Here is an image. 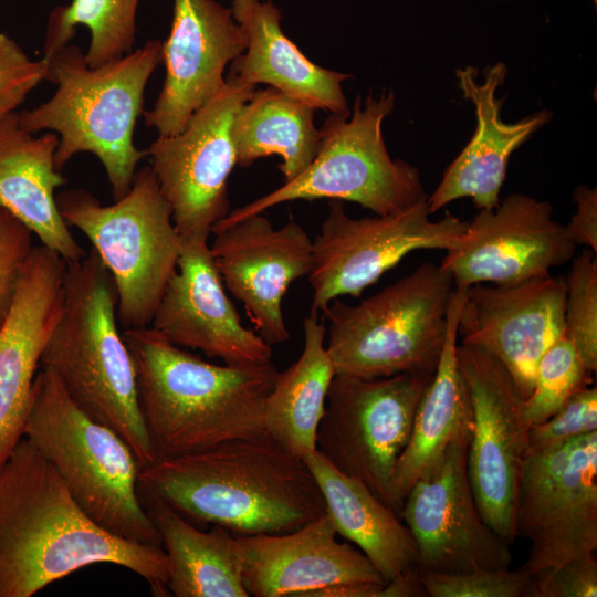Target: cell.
I'll use <instances>...</instances> for the list:
<instances>
[{
	"mask_svg": "<svg viewBox=\"0 0 597 597\" xmlns=\"http://www.w3.org/2000/svg\"><path fill=\"white\" fill-rule=\"evenodd\" d=\"M107 563L167 596L163 547L119 537L91 519L53 467L22 438L0 468V597H31L90 565Z\"/></svg>",
	"mask_w": 597,
	"mask_h": 597,
	"instance_id": "obj_1",
	"label": "cell"
},
{
	"mask_svg": "<svg viewBox=\"0 0 597 597\" xmlns=\"http://www.w3.org/2000/svg\"><path fill=\"white\" fill-rule=\"evenodd\" d=\"M138 489L188 521L237 535L287 533L326 514L305 460L266 433L159 458L140 469Z\"/></svg>",
	"mask_w": 597,
	"mask_h": 597,
	"instance_id": "obj_2",
	"label": "cell"
},
{
	"mask_svg": "<svg viewBox=\"0 0 597 597\" xmlns=\"http://www.w3.org/2000/svg\"><path fill=\"white\" fill-rule=\"evenodd\" d=\"M122 335L134 360L139 407L157 459L265 433L264 404L279 371L273 362L212 364L149 326L123 329Z\"/></svg>",
	"mask_w": 597,
	"mask_h": 597,
	"instance_id": "obj_3",
	"label": "cell"
},
{
	"mask_svg": "<svg viewBox=\"0 0 597 597\" xmlns=\"http://www.w3.org/2000/svg\"><path fill=\"white\" fill-rule=\"evenodd\" d=\"M44 59L45 80L56 90L39 106L19 112L20 125L34 134L46 130L59 136L54 155L59 171L80 153L96 156L114 200L122 198L146 157L133 137L144 112L145 88L163 61L161 41L148 40L123 57L95 67L73 44Z\"/></svg>",
	"mask_w": 597,
	"mask_h": 597,
	"instance_id": "obj_4",
	"label": "cell"
},
{
	"mask_svg": "<svg viewBox=\"0 0 597 597\" xmlns=\"http://www.w3.org/2000/svg\"><path fill=\"white\" fill-rule=\"evenodd\" d=\"M111 273L92 249L65 263L64 306L41 356L70 398L117 432L140 469L156 461L138 401L134 360L119 332Z\"/></svg>",
	"mask_w": 597,
	"mask_h": 597,
	"instance_id": "obj_5",
	"label": "cell"
},
{
	"mask_svg": "<svg viewBox=\"0 0 597 597\" xmlns=\"http://www.w3.org/2000/svg\"><path fill=\"white\" fill-rule=\"evenodd\" d=\"M23 438L57 472L98 525L125 540L161 547L138 494L139 462L113 429L85 413L56 376L40 367Z\"/></svg>",
	"mask_w": 597,
	"mask_h": 597,
	"instance_id": "obj_6",
	"label": "cell"
},
{
	"mask_svg": "<svg viewBox=\"0 0 597 597\" xmlns=\"http://www.w3.org/2000/svg\"><path fill=\"white\" fill-rule=\"evenodd\" d=\"M452 275L423 262L380 292L348 305L337 297L322 312L336 374L365 379L433 375L448 328Z\"/></svg>",
	"mask_w": 597,
	"mask_h": 597,
	"instance_id": "obj_7",
	"label": "cell"
},
{
	"mask_svg": "<svg viewBox=\"0 0 597 597\" xmlns=\"http://www.w3.org/2000/svg\"><path fill=\"white\" fill-rule=\"evenodd\" d=\"M56 205L65 223L86 235L111 273L119 326L148 327L177 270L181 247L150 166L137 169L130 189L112 205H102L84 189L61 191Z\"/></svg>",
	"mask_w": 597,
	"mask_h": 597,
	"instance_id": "obj_8",
	"label": "cell"
},
{
	"mask_svg": "<svg viewBox=\"0 0 597 597\" xmlns=\"http://www.w3.org/2000/svg\"><path fill=\"white\" fill-rule=\"evenodd\" d=\"M395 107L392 92L378 98L357 96L353 112L331 114L321 130V146L297 177L248 205L230 211L216 226L263 213L276 205L315 199L352 201L377 216L400 212L426 200L419 170L392 159L383 137V122Z\"/></svg>",
	"mask_w": 597,
	"mask_h": 597,
	"instance_id": "obj_9",
	"label": "cell"
},
{
	"mask_svg": "<svg viewBox=\"0 0 597 597\" xmlns=\"http://www.w3.org/2000/svg\"><path fill=\"white\" fill-rule=\"evenodd\" d=\"M515 536L530 543L522 566L538 579L597 549V431L528 452L517 485Z\"/></svg>",
	"mask_w": 597,
	"mask_h": 597,
	"instance_id": "obj_10",
	"label": "cell"
},
{
	"mask_svg": "<svg viewBox=\"0 0 597 597\" xmlns=\"http://www.w3.org/2000/svg\"><path fill=\"white\" fill-rule=\"evenodd\" d=\"M433 375L365 379L336 374L329 386L316 450L339 472L387 503L396 463Z\"/></svg>",
	"mask_w": 597,
	"mask_h": 597,
	"instance_id": "obj_11",
	"label": "cell"
},
{
	"mask_svg": "<svg viewBox=\"0 0 597 597\" xmlns=\"http://www.w3.org/2000/svg\"><path fill=\"white\" fill-rule=\"evenodd\" d=\"M427 199L400 212L358 219L346 213L343 201L331 200L321 231L313 239L314 265L307 276L313 291L310 313H322L344 295L359 297L413 251L453 248L468 222L449 212L430 220Z\"/></svg>",
	"mask_w": 597,
	"mask_h": 597,
	"instance_id": "obj_12",
	"label": "cell"
},
{
	"mask_svg": "<svg viewBox=\"0 0 597 597\" xmlns=\"http://www.w3.org/2000/svg\"><path fill=\"white\" fill-rule=\"evenodd\" d=\"M253 92V86L228 75L180 133L158 136L145 149L184 241L208 243L216 223L230 212L228 179L237 165L230 128Z\"/></svg>",
	"mask_w": 597,
	"mask_h": 597,
	"instance_id": "obj_13",
	"label": "cell"
},
{
	"mask_svg": "<svg viewBox=\"0 0 597 597\" xmlns=\"http://www.w3.org/2000/svg\"><path fill=\"white\" fill-rule=\"evenodd\" d=\"M457 362L473 411L467 452L471 489L484 522L511 545L520 473L530 452L523 399L506 368L482 348L458 343Z\"/></svg>",
	"mask_w": 597,
	"mask_h": 597,
	"instance_id": "obj_14",
	"label": "cell"
},
{
	"mask_svg": "<svg viewBox=\"0 0 597 597\" xmlns=\"http://www.w3.org/2000/svg\"><path fill=\"white\" fill-rule=\"evenodd\" d=\"M471 436L455 440L418 478L399 515L417 548L418 568L459 573L510 567V544L483 520L467 471Z\"/></svg>",
	"mask_w": 597,
	"mask_h": 597,
	"instance_id": "obj_15",
	"label": "cell"
},
{
	"mask_svg": "<svg viewBox=\"0 0 597 597\" xmlns=\"http://www.w3.org/2000/svg\"><path fill=\"white\" fill-rule=\"evenodd\" d=\"M576 248L548 201L511 193L495 208L480 209L440 266L454 287L505 284L551 274L575 256Z\"/></svg>",
	"mask_w": 597,
	"mask_h": 597,
	"instance_id": "obj_16",
	"label": "cell"
},
{
	"mask_svg": "<svg viewBox=\"0 0 597 597\" xmlns=\"http://www.w3.org/2000/svg\"><path fill=\"white\" fill-rule=\"evenodd\" d=\"M563 276L532 277L505 284L476 283L467 289L458 336L495 357L521 397L532 392L537 364L565 328Z\"/></svg>",
	"mask_w": 597,
	"mask_h": 597,
	"instance_id": "obj_17",
	"label": "cell"
},
{
	"mask_svg": "<svg viewBox=\"0 0 597 597\" xmlns=\"http://www.w3.org/2000/svg\"><path fill=\"white\" fill-rule=\"evenodd\" d=\"M211 234L217 270L255 332L270 346L286 342L282 301L294 281L311 274L313 239L296 221L274 228L263 213L214 226Z\"/></svg>",
	"mask_w": 597,
	"mask_h": 597,
	"instance_id": "obj_18",
	"label": "cell"
},
{
	"mask_svg": "<svg viewBox=\"0 0 597 597\" xmlns=\"http://www.w3.org/2000/svg\"><path fill=\"white\" fill-rule=\"evenodd\" d=\"M165 80L144 123L158 136L180 133L224 85L228 64L247 48L231 8L216 0H174L172 21L161 42Z\"/></svg>",
	"mask_w": 597,
	"mask_h": 597,
	"instance_id": "obj_19",
	"label": "cell"
},
{
	"mask_svg": "<svg viewBox=\"0 0 597 597\" xmlns=\"http://www.w3.org/2000/svg\"><path fill=\"white\" fill-rule=\"evenodd\" d=\"M149 327L177 346L198 349L226 365L258 366L273 362L272 346L242 324L228 297L209 242L181 240L177 270L164 290Z\"/></svg>",
	"mask_w": 597,
	"mask_h": 597,
	"instance_id": "obj_20",
	"label": "cell"
},
{
	"mask_svg": "<svg viewBox=\"0 0 597 597\" xmlns=\"http://www.w3.org/2000/svg\"><path fill=\"white\" fill-rule=\"evenodd\" d=\"M65 261L34 245L0 327V468L23 438L43 349L64 306Z\"/></svg>",
	"mask_w": 597,
	"mask_h": 597,
	"instance_id": "obj_21",
	"label": "cell"
},
{
	"mask_svg": "<svg viewBox=\"0 0 597 597\" xmlns=\"http://www.w3.org/2000/svg\"><path fill=\"white\" fill-rule=\"evenodd\" d=\"M237 538L249 596L306 597L314 590L341 584H385L358 548L337 540L327 514L292 532Z\"/></svg>",
	"mask_w": 597,
	"mask_h": 597,
	"instance_id": "obj_22",
	"label": "cell"
},
{
	"mask_svg": "<svg viewBox=\"0 0 597 597\" xmlns=\"http://www.w3.org/2000/svg\"><path fill=\"white\" fill-rule=\"evenodd\" d=\"M463 96L474 105L475 132L448 166L436 190L427 199L430 214L448 203L470 197L479 209H493L500 203V191L506 177L511 155L551 119L543 109L515 123L501 118L503 98L496 97L507 69L499 62L483 70V82L473 66L455 71Z\"/></svg>",
	"mask_w": 597,
	"mask_h": 597,
	"instance_id": "obj_23",
	"label": "cell"
},
{
	"mask_svg": "<svg viewBox=\"0 0 597 597\" xmlns=\"http://www.w3.org/2000/svg\"><path fill=\"white\" fill-rule=\"evenodd\" d=\"M18 113L0 123V206L65 263L81 261L87 252L74 239L56 205L55 189L66 182L55 168L59 136L24 129Z\"/></svg>",
	"mask_w": 597,
	"mask_h": 597,
	"instance_id": "obj_24",
	"label": "cell"
},
{
	"mask_svg": "<svg viewBox=\"0 0 597 597\" xmlns=\"http://www.w3.org/2000/svg\"><path fill=\"white\" fill-rule=\"evenodd\" d=\"M234 20L247 38L245 51L230 64L229 75L255 86L266 84L315 109L349 113L342 83L350 74L313 63L281 28V11L271 1L232 0Z\"/></svg>",
	"mask_w": 597,
	"mask_h": 597,
	"instance_id": "obj_25",
	"label": "cell"
},
{
	"mask_svg": "<svg viewBox=\"0 0 597 597\" xmlns=\"http://www.w3.org/2000/svg\"><path fill=\"white\" fill-rule=\"evenodd\" d=\"M467 289L454 287L443 349L418 406L408 443L395 467L387 503L398 514L418 478L432 468L455 440L471 436L473 430L470 395L457 362L458 324Z\"/></svg>",
	"mask_w": 597,
	"mask_h": 597,
	"instance_id": "obj_26",
	"label": "cell"
},
{
	"mask_svg": "<svg viewBox=\"0 0 597 597\" xmlns=\"http://www.w3.org/2000/svg\"><path fill=\"white\" fill-rule=\"evenodd\" d=\"M337 535L354 543L385 583L418 567L413 537L399 514L364 483L336 470L317 450L303 458Z\"/></svg>",
	"mask_w": 597,
	"mask_h": 597,
	"instance_id": "obj_27",
	"label": "cell"
},
{
	"mask_svg": "<svg viewBox=\"0 0 597 597\" xmlns=\"http://www.w3.org/2000/svg\"><path fill=\"white\" fill-rule=\"evenodd\" d=\"M169 562L167 590L177 597H249L242 579L237 535L212 525L198 528L166 503L144 504Z\"/></svg>",
	"mask_w": 597,
	"mask_h": 597,
	"instance_id": "obj_28",
	"label": "cell"
},
{
	"mask_svg": "<svg viewBox=\"0 0 597 597\" xmlns=\"http://www.w3.org/2000/svg\"><path fill=\"white\" fill-rule=\"evenodd\" d=\"M303 332L301 356L285 370L277 371L265 399L263 425L266 434L305 458L316 450L317 430L336 371L318 314L310 313L304 318Z\"/></svg>",
	"mask_w": 597,
	"mask_h": 597,
	"instance_id": "obj_29",
	"label": "cell"
},
{
	"mask_svg": "<svg viewBox=\"0 0 597 597\" xmlns=\"http://www.w3.org/2000/svg\"><path fill=\"white\" fill-rule=\"evenodd\" d=\"M315 108L276 88L253 92L234 114L230 135L237 165L249 167L256 159L276 155L285 181L302 174L321 146L314 124Z\"/></svg>",
	"mask_w": 597,
	"mask_h": 597,
	"instance_id": "obj_30",
	"label": "cell"
},
{
	"mask_svg": "<svg viewBox=\"0 0 597 597\" xmlns=\"http://www.w3.org/2000/svg\"><path fill=\"white\" fill-rule=\"evenodd\" d=\"M140 0H72L50 13L44 41V57L69 44L78 25L88 29L91 39L85 60L92 67L123 57L133 51L136 15Z\"/></svg>",
	"mask_w": 597,
	"mask_h": 597,
	"instance_id": "obj_31",
	"label": "cell"
},
{
	"mask_svg": "<svg viewBox=\"0 0 597 597\" xmlns=\"http://www.w3.org/2000/svg\"><path fill=\"white\" fill-rule=\"evenodd\" d=\"M590 374L570 339H556L541 357L531 395L523 400L522 416L528 428L558 411L579 389L589 384Z\"/></svg>",
	"mask_w": 597,
	"mask_h": 597,
	"instance_id": "obj_32",
	"label": "cell"
},
{
	"mask_svg": "<svg viewBox=\"0 0 597 597\" xmlns=\"http://www.w3.org/2000/svg\"><path fill=\"white\" fill-rule=\"evenodd\" d=\"M565 277L564 335L575 345L589 373L597 370V253L585 248Z\"/></svg>",
	"mask_w": 597,
	"mask_h": 597,
	"instance_id": "obj_33",
	"label": "cell"
},
{
	"mask_svg": "<svg viewBox=\"0 0 597 597\" xmlns=\"http://www.w3.org/2000/svg\"><path fill=\"white\" fill-rule=\"evenodd\" d=\"M430 597H531L533 578L521 567L441 573L418 568Z\"/></svg>",
	"mask_w": 597,
	"mask_h": 597,
	"instance_id": "obj_34",
	"label": "cell"
},
{
	"mask_svg": "<svg viewBox=\"0 0 597 597\" xmlns=\"http://www.w3.org/2000/svg\"><path fill=\"white\" fill-rule=\"evenodd\" d=\"M597 431V388L585 386L544 422L528 429L530 452L558 447Z\"/></svg>",
	"mask_w": 597,
	"mask_h": 597,
	"instance_id": "obj_35",
	"label": "cell"
},
{
	"mask_svg": "<svg viewBox=\"0 0 597 597\" xmlns=\"http://www.w3.org/2000/svg\"><path fill=\"white\" fill-rule=\"evenodd\" d=\"M46 75V60H31L20 45L0 31V123L17 112Z\"/></svg>",
	"mask_w": 597,
	"mask_h": 597,
	"instance_id": "obj_36",
	"label": "cell"
},
{
	"mask_svg": "<svg viewBox=\"0 0 597 597\" xmlns=\"http://www.w3.org/2000/svg\"><path fill=\"white\" fill-rule=\"evenodd\" d=\"M33 233L0 206V327L4 323L25 263L33 249Z\"/></svg>",
	"mask_w": 597,
	"mask_h": 597,
	"instance_id": "obj_37",
	"label": "cell"
},
{
	"mask_svg": "<svg viewBox=\"0 0 597 597\" xmlns=\"http://www.w3.org/2000/svg\"><path fill=\"white\" fill-rule=\"evenodd\" d=\"M595 554L568 561L545 576L534 579L531 597H596Z\"/></svg>",
	"mask_w": 597,
	"mask_h": 597,
	"instance_id": "obj_38",
	"label": "cell"
},
{
	"mask_svg": "<svg viewBox=\"0 0 597 597\" xmlns=\"http://www.w3.org/2000/svg\"><path fill=\"white\" fill-rule=\"evenodd\" d=\"M573 198L576 212L565 226V232L576 245H584L597 253V190L579 185Z\"/></svg>",
	"mask_w": 597,
	"mask_h": 597,
	"instance_id": "obj_39",
	"label": "cell"
},
{
	"mask_svg": "<svg viewBox=\"0 0 597 597\" xmlns=\"http://www.w3.org/2000/svg\"><path fill=\"white\" fill-rule=\"evenodd\" d=\"M381 583H352L328 586L310 593L306 597H380Z\"/></svg>",
	"mask_w": 597,
	"mask_h": 597,
	"instance_id": "obj_40",
	"label": "cell"
},
{
	"mask_svg": "<svg viewBox=\"0 0 597 597\" xmlns=\"http://www.w3.org/2000/svg\"><path fill=\"white\" fill-rule=\"evenodd\" d=\"M594 2L596 3V2H597V0H594Z\"/></svg>",
	"mask_w": 597,
	"mask_h": 597,
	"instance_id": "obj_41",
	"label": "cell"
}]
</instances>
